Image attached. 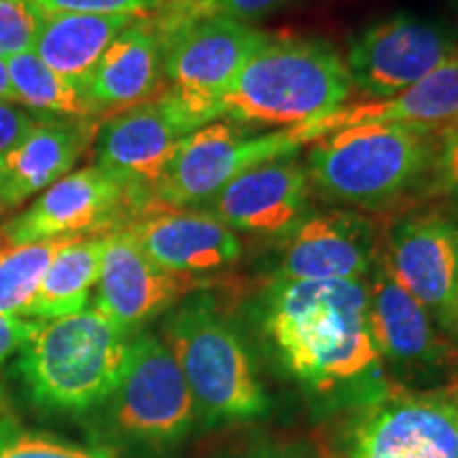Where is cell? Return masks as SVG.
I'll return each mask as SVG.
<instances>
[{"label": "cell", "mask_w": 458, "mask_h": 458, "mask_svg": "<svg viewBox=\"0 0 458 458\" xmlns=\"http://www.w3.org/2000/svg\"><path fill=\"white\" fill-rule=\"evenodd\" d=\"M216 4H219V0H157V9L153 13H216Z\"/></svg>", "instance_id": "obj_34"}, {"label": "cell", "mask_w": 458, "mask_h": 458, "mask_svg": "<svg viewBox=\"0 0 458 458\" xmlns=\"http://www.w3.org/2000/svg\"><path fill=\"white\" fill-rule=\"evenodd\" d=\"M105 244L106 236L79 238L66 244L51 261L21 317L47 320L85 310L91 289L98 284Z\"/></svg>", "instance_id": "obj_23"}, {"label": "cell", "mask_w": 458, "mask_h": 458, "mask_svg": "<svg viewBox=\"0 0 458 458\" xmlns=\"http://www.w3.org/2000/svg\"><path fill=\"white\" fill-rule=\"evenodd\" d=\"M11 102H17V100H15L13 88H11L7 60L0 57V105H11Z\"/></svg>", "instance_id": "obj_35"}, {"label": "cell", "mask_w": 458, "mask_h": 458, "mask_svg": "<svg viewBox=\"0 0 458 458\" xmlns=\"http://www.w3.org/2000/svg\"><path fill=\"white\" fill-rule=\"evenodd\" d=\"M15 100L49 119L94 122L98 117L81 85L68 81L34 55V51L7 57Z\"/></svg>", "instance_id": "obj_24"}, {"label": "cell", "mask_w": 458, "mask_h": 458, "mask_svg": "<svg viewBox=\"0 0 458 458\" xmlns=\"http://www.w3.org/2000/svg\"><path fill=\"white\" fill-rule=\"evenodd\" d=\"M45 20L34 0H0V57L32 51Z\"/></svg>", "instance_id": "obj_27"}, {"label": "cell", "mask_w": 458, "mask_h": 458, "mask_svg": "<svg viewBox=\"0 0 458 458\" xmlns=\"http://www.w3.org/2000/svg\"><path fill=\"white\" fill-rule=\"evenodd\" d=\"M238 458H320L310 448L300 444H266L246 450Z\"/></svg>", "instance_id": "obj_33"}, {"label": "cell", "mask_w": 458, "mask_h": 458, "mask_svg": "<svg viewBox=\"0 0 458 458\" xmlns=\"http://www.w3.org/2000/svg\"><path fill=\"white\" fill-rule=\"evenodd\" d=\"M0 458H114L102 448L64 442L54 435L30 431L13 420H0Z\"/></svg>", "instance_id": "obj_26"}, {"label": "cell", "mask_w": 458, "mask_h": 458, "mask_svg": "<svg viewBox=\"0 0 458 458\" xmlns=\"http://www.w3.org/2000/svg\"><path fill=\"white\" fill-rule=\"evenodd\" d=\"M452 7H454L458 11V0H452Z\"/></svg>", "instance_id": "obj_39"}, {"label": "cell", "mask_w": 458, "mask_h": 458, "mask_svg": "<svg viewBox=\"0 0 458 458\" xmlns=\"http://www.w3.org/2000/svg\"><path fill=\"white\" fill-rule=\"evenodd\" d=\"M162 340L206 425L250 420L270 410L250 351L213 295L196 291L176 303L162 323Z\"/></svg>", "instance_id": "obj_4"}, {"label": "cell", "mask_w": 458, "mask_h": 458, "mask_svg": "<svg viewBox=\"0 0 458 458\" xmlns=\"http://www.w3.org/2000/svg\"><path fill=\"white\" fill-rule=\"evenodd\" d=\"M45 13L81 15H151L157 0H34Z\"/></svg>", "instance_id": "obj_28"}, {"label": "cell", "mask_w": 458, "mask_h": 458, "mask_svg": "<svg viewBox=\"0 0 458 458\" xmlns=\"http://www.w3.org/2000/svg\"><path fill=\"white\" fill-rule=\"evenodd\" d=\"M458 54L456 37L439 21L397 13L365 28L348 49L351 83L369 98H391Z\"/></svg>", "instance_id": "obj_11"}, {"label": "cell", "mask_w": 458, "mask_h": 458, "mask_svg": "<svg viewBox=\"0 0 458 458\" xmlns=\"http://www.w3.org/2000/svg\"><path fill=\"white\" fill-rule=\"evenodd\" d=\"M125 232L164 270L199 278L232 266L242 255L233 229L208 210H153Z\"/></svg>", "instance_id": "obj_17"}, {"label": "cell", "mask_w": 458, "mask_h": 458, "mask_svg": "<svg viewBox=\"0 0 458 458\" xmlns=\"http://www.w3.org/2000/svg\"><path fill=\"white\" fill-rule=\"evenodd\" d=\"M153 208L151 196L98 165H88L55 181L24 213L0 229L7 246L85 238V233L123 232Z\"/></svg>", "instance_id": "obj_7"}, {"label": "cell", "mask_w": 458, "mask_h": 458, "mask_svg": "<svg viewBox=\"0 0 458 458\" xmlns=\"http://www.w3.org/2000/svg\"><path fill=\"white\" fill-rule=\"evenodd\" d=\"M380 257L411 297L448 334L458 295V223L439 213H411L388 227Z\"/></svg>", "instance_id": "obj_12"}, {"label": "cell", "mask_w": 458, "mask_h": 458, "mask_svg": "<svg viewBox=\"0 0 458 458\" xmlns=\"http://www.w3.org/2000/svg\"><path fill=\"white\" fill-rule=\"evenodd\" d=\"M106 405L114 431L147 448L179 444L198 420L179 363L162 337L151 334L130 340L128 365Z\"/></svg>", "instance_id": "obj_9"}, {"label": "cell", "mask_w": 458, "mask_h": 458, "mask_svg": "<svg viewBox=\"0 0 458 458\" xmlns=\"http://www.w3.org/2000/svg\"><path fill=\"white\" fill-rule=\"evenodd\" d=\"M346 62L329 43L267 37L219 100L221 117L297 128L335 113L351 94Z\"/></svg>", "instance_id": "obj_2"}, {"label": "cell", "mask_w": 458, "mask_h": 458, "mask_svg": "<svg viewBox=\"0 0 458 458\" xmlns=\"http://www.w3.org/2000/svg\"><path fill=\"white\" fill-rule=\"evenodd\" d=\"M310 185L308 168L293 156L270 159L223 187L208 213L233 232L280 236L303 219Z\"/></svg>", "instance_id": "obj_16"}, {"label": "cell", "mask_w": 458, "mask_h": 458, "mask_svg": "<svg viewBox=\"0 0 458 458\" xmlns=\"http://www.w3.org/2000/svg\"><path fill=\"white\" fill-rule=\"evenodd\" d=\"M291 232L276 280H363L380 253L374 223L348 210L306 216Z\"/></svg>", "instance_id": "obj_15"}, {"label": "cell", "mask_w": 458, "mask_h": 458, "mask_svg": "<svg viewBox=\"0 0 458 458\" xmlns=\"http://www.w3.org/2000/svg\"><path fill=\"white\" fill-rule=\"evenodd\" d=\"M369 274V329L380 359L399 368H431L450 359L431 314L393 278L380 253Z\"/></svg>", "instance_id": "obj_20"}, {"label": "cell", "mask_w": 458, "mask_h": 458, "mask_svg": "<svg viewBox=\"0 0 458 458\" xmlns=\"http://www.w3.org/2000/svg\"><path fill=\"white\" fill-rule=\"evenodd\" d=\"M191 131H196L191 122L159 94L100 123L94 142L96 165L153 198L165 165Z\"/></svg>", "instance_id": "obj_14"}, {"label": "cell", "mask_w": 458, "mask_h": 458, "mask_svg": "<svg viewBox=\"0 0 458 458\" xmlns=\"http://www.w3.org/2000/svg\"><path fill=\"white\" fill-rule=\"evenodd\" d=\"M72 240L79 238H54L43 242L7 246L0 253V314L21 317L51 261Z\"/></svg>", "instance_id": "obj_25"}, {"label": "cell", "mask_w": 458, "mask_h": 458, "mask_svg": "<svg viewBox=\"0 0 458 458\" xmlns=\"http://www.w3.org/2000/svg\"><path fill=\"white\" fill-rule=\"evenodd\" d=\"M344 458H458V388H388L360 408Z\"/></svg>", "instance_id": "obj_10"}, {"label": "cell", "mask_w": 458, "mask_h": 458, "mask_svg": "<svg viewBox=\"0 0 458 458\" xmlns=\"http://www.w3.org/2000/svg\"><path fill=\"white\" fill-rule=\"evenodd\" d=\"M7 249V242H4V236H3V229H0V253H3V250Z\"/></svg>", "instance_id": "obj_37"}, {"label": "cell", "mask_w": 458, "mask_h": 458, "mask_svg": "<svg viewBox=\"0 0 458 458\" xmlns=\"http://www.w3.org/2000/svg\"><path fill=\"white\" fill-rule=\"evenodd\" d=\"M130 340L131 335L94 308L38 320L15 368L34 405L60 414H83L106 403L119 386Z\"/></svg>", "instance_id": "obj_3"}, {"label": "cell", "mask_w": 458, "mask_h": 458, "mask_svg": "<svg viewBox=\"0 0 458 458\" xmlns=\"http://www.w3.org/2000/svg\"><path fill=\"white\" fill-rule=\"evenodd\" d=\"M450 360H452V363L456 365V369H458V346H456V351H452V357H450Z\"/></svg>", "instance_id": "obj_38"}, {"label": "cell", "mask_w": 458, "mask_h": 458, "mask_svg": "<svg viewBox=\"0 0 458 458\" xmlns=\"http://www.w3.org/2000/svg\"><path fill=\"white\" fill-rule=\"evenodd\" d=\"M96 128L100 123L71 119L37 122L20 145L0 157V210L24 204L66 176L94 139Z\"/></svg>", "instance_id": "obj_21"}, {"label": "cell", "mask_w": 458, "mask_h": 458, "mask_svg": "<svg viewBox=\"0 0 458 458\" xmlns=\"http://www.w3.org/2000/svg\"><path fill=\"white\" fill-rule=\"evenodd\" d=\"M448 335L456 342V346H458V295H456V306H454V314H452V323H450Z\"/></svg>", "instance_id": "obj_36"}, {"label": "cell", "mask_w": 458, "mask_h": 458, "mask_svg": "<svg viewBox=\"0 0 458 458\" xmlns=\"http://www.w3.org/2000/svg\"><path fill=\"white\" fill-rule=\"evenodd\" d=\"M301 145H306V139L300 128L249 134L232 123L204 125L181 140L165 165L153 189V210L206 206L242 172L270 159L293 156Z\"/></svg>", "instance_id": "obj_8"}, {"label": "cell", "mask_w": 458, "mask_h": 458, "mask_svg": "<svg viewBox=\"0 0 458 458\" xmlns=\"http://www.w3.org/2000/svg\"><path fill=\"white\" fill-rule=\"evenodd\" d=\"M162 38V94L196 130L221 117L219 100L267 34L223 13H151Z\"/></svg>", "instance_id": "obj_6"}, {"label": "cell", "mask_w": 458, "mask_h": 458, "mask_svg": "<svg viewBox=\"0 0 458 458\" xmlns=\"http://www.w3.org/2000/svg\"><path fill=\"white\" fill-rule=\"evenodd\" d=\"M202 278L159 267L123 229L106 236L94 310L134 335L148 320L170 312L187 295L202 289Z\"/></svg>", "instance_id": "obj_13"}, {"label": "cell", "mask_w": 458, "mask_h": 458, "mask_svg": "<svg viewBox=\"0 0 458 458\" xmlns=\"http://www.w3.org/2000/svg\"><path fill=\"white\" fill-rule=\"evenodd\" d=\"M458 119V54L444 62L437 71L399 91L397 96L352 106H340L335 113L312 123L297 125L306 142L331 131L371 123H399L439 134Z\"/></svg>", "instance_id": "obj_19"}, {"label": "cell", "mask_w": 458, "mask_h": 458, "mask_svg": "<svg viewBox=\"0 0 458 458\" xmlns=\"http://www.w3.org/2000/svg\"><path fill=\"white\" fill-rule=\"evenodd\" d=\"M165 89L162 38L151 17H139L114 37L85 83L96 113H123Z\"/></svg>", "instance_id": "obj_18"}, {"label": "cell", "mask_w": 458, "mask_h": 458, "mask_svg": "<svg viewBox=\"0 0 458 458\" xmlns=\"http://www.w3.org/2000/svg\"><path fill=\"white\" fill-rule=\"evenodd\" d=\"M431 172L435 189L458 208V119L439 131Z\"/></svg>", "instance_id": "obj_29"}, {"label": "cell", "mask_w": 458, "mask_h": 458, "mask_svg": "<svg viewBox=\"0 0 458 458\" xmlns=\"http://www.w3.org/2000/svg\"><path fill=\"white\" fill-rule=\"evenodd\" d=\"M136 20V15L45 13L32 51L45 66L85 89L108 45Z\"/></svg>", "instance_id": "obj_22"}, {"label": "cell", "mask_w": 458, "mask_h": 458, "mask_svg": "<svg viewBox=\"0 0 458 458\" xmlns=\"http://www.w3.org/2000/svg\"><path fill=\"white\" fill-rule=\"evenodd\" d=\"M261 325L280 365L317 391L357 382L380 368L365 280H274Z\"/></svg>", "instance_id": "obj_1"}, {"label": "cell", "mask_w": 458, "mask_h": 458, "mask_svg": "<svg viewBox=\"0 0 458 458\" xmlns=\"http://www.w3.org/2000/svg\"><path fill=\"white\" fill-rule=\"evenodd\" d=\"M34 125H37V119L32 114L17 106L0 105V157L20 145Z\"/></svg>", "instance_id": "obj_30"}, {"label": "cell", "mask_w": 458, "mask_h": 458, "mask_svg": "<svg viewBox=\"0 0 458 458\" xmlns=\"http://www.w3.org/2000/svg\"><path fill=\"white\" fill-rule=\"evenodd\" d=\"M293 0H219L216 4V13L236 17L240 21H253L259 17H266L276 11L284 9Z\"/></svg>", "instance_id": "obj_32"}, {"label": "cell", "mask_w": 458, "mask_h": 458, "mask_svg": "<svg viewBox=\"0 0 458 458\" xmlns=\"http://www.w3.org/2000/svg\"><path fill=\"white\" fill-rule=\"evenodd\" d=\"M37 318L15 317V314H0V365L9 360L37 329Z\"/></svg>", "instance_id": "obj_31"}, {"label": "cell", "mask_w": 458, "mask_h": 458, "mask_svg": "<svg viewBox=\"0 0 458 458\" xmlns=\"http://www.w3.org/2000/svg\"><path fill=\"white\" fill-rule=\"evenodd\" d=\"M437 136L399 123H371L317 139L308 176L325 199L385 208L410 193L433 168Z\"/></svg>", "instance_id": "obj_5"}]
</instances>
